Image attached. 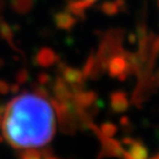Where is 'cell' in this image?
I'll use <instances>...</instances> for the list:
<instances>
[{"instance_id": "obj_1", "label": "cell", "mask_w": 159, "mask_h": 159, "mask_svg": "<svg viewBox=\"0 0 159 159\" xmlns=\"http://www.w3.org/2000/svg\"><path fill=\"white\" fill-rule=\"evenodd\" d=\"M56 116L50 102L37 94H23L8 105L4 133L12 146L41 148L52 139Z\"/></svg>"}, {"instance_id": "obj_2", "label": "cell", "mask_w": 159, "mask_h": 159, "mask_svg": "<svg viewBox=\"0 0 159 159\" xmlns=\"http://www.w3.org/2000/svg\"><path fill=\"white\" fill-rule=\"evenodd\" d=\"M131 156H132V159H145L146 157V151L145 148L137 145L132 148V152H131Z\"/></svg>"}, {"instance_id": "obj_3", "label": "cell", "mask_w": 159, "mask_h": 159, "mask_svg": "<svg viewBox=\"0 0 159 159\" xmlns=\"http://www.w3.org/2000/svg\"><path fill=\"white\" fill-rule=\"evenodd\" d=\"M92 1H94V0H83V2H86V4H89V2H92Z\"/></svg>"}, {"instance_id": "obj_4", "label": "cell", "mask_w": 159, "mask_h": 159, "mask_svg": "<svg viewBox=\"0 0 159 159\" xmlns=\"http://www.w3.org/2000/svg\"><path fill=\"white\" fill-rule=\"evenodd\" d=\"M26 159H39V158H37V157H34V158H32L31 156H27V158H26Z\"/></svg>"}]
</instances>
